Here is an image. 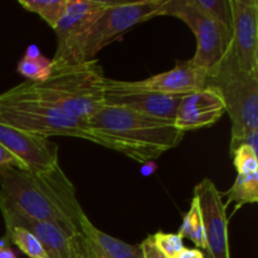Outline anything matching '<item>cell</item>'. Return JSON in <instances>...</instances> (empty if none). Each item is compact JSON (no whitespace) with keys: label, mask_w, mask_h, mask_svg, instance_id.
I'll use <instances>...</instances> for the list:
<instances>
[{"label":"cell","mask_w":258,"mask_h":258,"mask_svg":"<svg viewBox=\"0 0 258 258\" xmlns=\"http://www.w3.org/2000/svg\"><path fill=\"white\" fill-rule=\"evenodd\" d=\"M0 209L54 223L71 233H80L87 217L60 166L40 174L19 169L0 173Z\"/></svg>","instance_id":"6da1fadb"},{"label":"cell","mask_w":258,"mask_h":258,"mask_svg":"<svg viewBox=\"0 0 258 258\" xmlns=\"http://www.w3.org/2000/svg\"><path fill=\"white\" fill-rule=\"evenodd\" d=\"M93 143L146 164L176 148L185 134L174 122L133 110L103 106L87 121Z\"/></svg>","instance_id":"7a4b0ae2"},{"label":"cell","mask_w":258,"mask_h":258,"mask_svg":"<svg viewBox=\"0 0 258 258\" xmlns=\"http://www.w3.org/2000/svg\"><path fill=\"white\" fill-rule=\"evenodd\" d=\"M107 77L98 59L52 68V73L40 83L25 81L32 92L60 110L88 121L105 106Z\"/></svg>","instance_id":"3957f363"},{"label":"cell","mask_w":258,"mask_h":258,"mask_svg":"<svg viewBox=\"0 0 258 258\" xmlns=\"http://www.w3.org/2000/svg\"><path fill=\"white\" fill-rule=\"evenodd\" d=\"M0 123L45 138L70 136L93 143L87 121L40 98L25 82L0 93Z\"/></svg>","instance_id":"277c9868"},{"label":"cell","mask_w":258,"mask_h":258,"mask_svg":"<svg viewBox=\"0 0 258 258\" xmlns=\"http://www.w3.org/2000/svg\"><path fill=\"white\" fill-rule=\"evenodd\" d=\"M165 0H143V2H116L102 12L92 27L72 45L67 54L52 68L87 62L95 59L98 52L117 39L120 35L135 25L161 17Z\"/></svg>","instance_id":"5b68a950"},{"label":"cell","mask_w":258,"mask_h":258,"mask_svg":"<svg viewBox=\"0 0 258 258\" xmlns=\"http://www.w3.org/2000/svg\"><path fill=\"white\" fill-rule=\"evenodd\" d=\"M207 86L218 90L223 97L232 123V153L247 134L258 130V73L239 70L229 48L218 67L208 75Z\"/></svg>","instance_id":"8992f818"},{"label":"cell","mask_w":258,"mask_h":258,"mask_svg":"<svg viewBox=\"0 0 258 258\" xmlns=\"http://www.w3.org/2000/svg\"><path fill=\"white\" fill-rule=\"evenodd\" d=\"M170 15L183 20L193 32L197 48L191 62L209 73L218 67L231 48V28L212 19L196 8L191 0H165L161 17Z\"/></svg>","instance_id":"52a82bcc"},{"label":"cell","mask_w":258,"mask_h":258,"mask_svg":"<svg viewBox=\"0 0 258 258\" xmlns=\"http://www.w3.org/2000/svg\"><path fill=\"white\" fill-rule=\"evenodd\" d=\"M183 96L164 95L135 87L131 81L107 78L105 106L122 107L143 115L174 122Z\"/></svg>","instance_id":"ba28073f"},{"label":"cell","mask_w":258,"mask_h":258,"mask_svg":"<svg viewBox=\"0 0 258 258\" xmlns=\"http://www.w3.org/2000/svg\"><path fill=\"white\" fill-rule=\"evenodd\" d=\"M203 219L204 239L208 258H231L228 218L223 196L211 179L206 178L194 188Z\"/></svg>","instance_id":"9c48e42d"},{"label":"cell","mask_w":258,"mask_h":258,"mask_svg":"<svg viewBox=\"0 0 258 258\" xmlns=\"http://www.w3.org/2000/svg\"><path fill=\"white\" fill-rule=\"evenodd\" d=\"M231 50L237 66L246 73H258V2L229 0Z\"/></svg>","instance_id":"30bf717a"},{"label":"cell","mask_w":258,"mask_h":258,"mask_svg":"<svg viewBox=\"0 0 258 258\" xmlns=\"http://www.w3.org/2000/svg\"><path fill=\"white\" fill-rule=\"evenodd\" d=\"M0 144L30 173H48L58 168V145L50 138L35 135L0 123Z\"/></svg>","instance_id":"8fae6325"},{"label":"cell","mask_w":258,"mask_h":258,"mask_svg":"<svg viewBox=\"0 0 258 258\" xmlns=\"http://www.w3.org/2000/svg\"><path fill=\"white\" fill-rule=\"evenodd\" d=\"M5 228L22 227L32 232L49 258H86L85 238L82 232L71 233L49 222H38L8 209H0Z\"/></svg>","instance_id":"7c38bea8"},{"label":"cell","mask_w":258,"mask_h":258,"mask_svg":"<svg viewBox=\"0 0 258 258\" xmlns=\"http://www.w3.org/2000/svg\"><path fill=\"white\" fill-rule=\"evenodd\" d=\"M111 0H68L63 14L55 27L57 48L52 66L58 64L64 58L72 45L92 27Z\"/></svg>","instance_id":"4fadbf2b"},{"label":"cell","mask_w":258,"mask_h":258,"mask_svg":"<svg viewBox=\"0 0 258 258\" xmlns=\"http://www.w3.org/2000/svg\"><path fill=\"white\" fill-rule=\"evenodd\" d=\"M226 113L222 95L214 87L207 86L197 92L183 96L174 125L183 131L211 127Z\"/></svg>","instance_id":"5bb4252c"},{"label":"cell","mask_w":258,"mask_h":258,"mask_svg":"<svg viewBox=\"0 0 258 258\" xmlns=\"http://www.w3.org/2000/svg\"><path fill=\"white\" fill-rule=\"evenodd\" d=\"M208 72L191 59L176 63L175 67L141 81H131L135 87L164 95L185 96L207 87Z\"/></svg>","instance_id":"9a60e30c"},{"label":"cell","mask_w":258,"mask_h":258,"mask_svg":"<svg viewBox=\"0 0 258 258\" xmlns=\"http://www.w3.org/2000/svg\"><path fill=\"white\" fill-rule=\"evenodd\" d=\"M86 258H143L140 244H130L98 229L88 217L81 224Z\"/></svg>","instance_id":"2e32d148"},{"label":"cell","mask_w":258,"mask_h":258,"mask_svg":"<svg viewBox=\"0 0 258 258\" xmlns=\"http://www.w3.org/2000/svg\"><path fill=\"white\" fill-rule=\"evenodd\" d=\"M227 203L228 207L231 203H236V211L244 204H254L258 202V173L248 174V175H239L234 180L233 185L227 190Z\"/></svg>","instance_id":"e0dca14e"},{"label":"cell","mask_w":258,"mask_h":258,"mask_svg":"<svg viewBox=\"0 0 258 258\" xmlns=\"http://www.w3.org/2000/svg\"><path fill=\"white\" fill-rule=\"evenodd\" d=\"M178 234L181 238H188L197 246V248L206 249V239H204L203 219H202L201 208L198 199L193 196L188 212L183 216V222L179 228Z\"/></svg>","instance_id":"ac0fdd59"},{"label":"cell","mask_w":258,"mask_h":258,"mask_svg":"<svg viewBox=\"0 0 258 258\" xmlns=\"http://www.w3.org/2000/svg\"><path fill=\"white\" fill-rule=\"evenodd\" d=\"M5 237L29 258H49L37 237L22 227L5 228Z\"/></svg>","instance_id":"d6986e66"},{"label":"cell","mask_w":258,"mask_h":258,"mask_svg":"<svg viewBox=\"0 0 258 258\" xmlns=\"http://www.w3.org/2000/svg\"><path fill=\"white\" fill-rule=\"evenodd\" d=\"M68 0H19V4L28 12L39 15L45 23L55 29Z\"/></svg>","instance_id":"ffe728a7"},{"label":"cell","mask_w":258,"mask_h":258,"mask_svg":"<svg viewBox=\"0 0 258 258\" xmlns=\"http://www.w3.org/2000/svg\"><path fill=\"white\" fill-rule=\"evenodd\" d=\"M17 71L19 75L27 78L28 82L40 83L47 80L52 73V60L42 54L35 58L23 55L18 63Z\"/></svg>","instance_id":"44dd1931"},{"label":"cell","mask_w":258,"mask_h":258,"mask_svg":"<svg viewBox=\"0 0 258 258\" xmlns=\"http://www.w3.org/2000/svg\"><path fill=\"white\" fill-rule=\"evenodd\" d=\"M193 5L201 12L231 28V7L229 0H191Z\"/></svg>","instance_id":"7402d4cb"},{"label":"cell","mask_w":258,"mask_h":258,"mask_svg":"<svg viewBox=\"0 0 258 258\" xmlns=\"http://www.w3.org/2000/svg\"><path fill=\"white\" fill-rule=\"evenodd\" d=\"M150 237L156 248L165 258H176L185 248L184 239L178 233H165L163 231H159Z\"/></svg>","instance_id":"603a6c76"},{"label":"cell","mask_w":258,"mask_h":258,"mask_svg":"<svg viewBox=\"0 0 258 258\" xmlns=\"http://www.w3.org/2000/svg\"><path fill=\"white\" fill-rule=\"evenodd\" d=\"M233 165L237 174L248 175V174L258 173V158L257 151L249 148L248 145H239L236 150L232 151Z\"/></svg>","instance_id":"cb8c5ba5"},{"label":"cell","mask_w":258,"mask_h":258,"mask_svg":"<svg viewBox=\"0 0 258 258\" xmlns=\"http://www.w3.org/2000/svg\"><path fill=\"white\" fill-rule=\"evenodd\" d=\"M10 169H19V170H27L22 161L15 158L8 149L0 144V173L10 170ZM28 171V170H27Z\"/></svg>","instance_id":"d4e9b609"},{"label":"cell","mask_w":258,"mask_h":258,"mask_svg":"<svg viewBox=\"0 0 258 258\" xmlns=\"http://www.w3.org/2000/svg\"><path fill=\"white\" fill-rule=\"evenodd\" d=\"M140 246L141 251H143V258H165L163 256V253L156 248L150 236H148V238L144 239L140 243Z\"/></svg>","instance_id":"484cf974"},{"label":"cell","mask_w":258,"mask_h":258,"mask_svg":"<svg viewBox=\"0 0 258 258\" xmlns=\"http://www.w3.org/2000/svg\"><path fill=\"white\" fill-rule=\"evenodd\" d=\"M0 258H18L17 252L9 246V239L5 236L0 239Z\"/></svg>","instance_id":"4316f807"},{"label":"cell","mask_w":258,"mask_h":258,"mask_svg":"<svg viewBox=\"0 0 258 258\" xmlns=\"http://www.w3.org/2000/svg\"><path fill=\"white\" fill-rule=\"evenodd\" d=\"M176 258H206L203 252L199 248H184Z\"/></svg>","instance_id":"83f0119b"}]
</instances>
